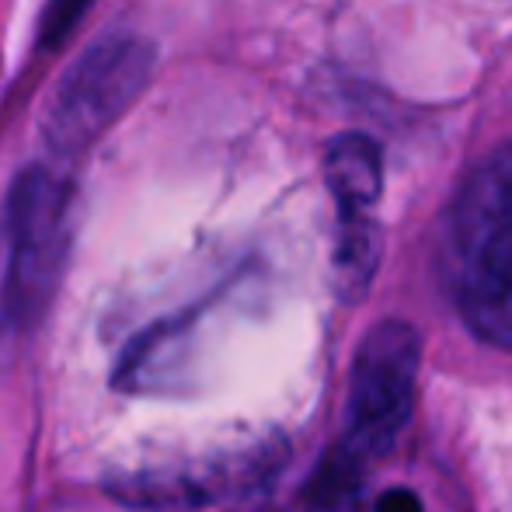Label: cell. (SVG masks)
<instances>
[{"mask_svg":"<svg viewBox=\"0 0 512 512\" xmlns=\"http://www.w3.org/2000/svg\"><path fill=\"white\" fill-rule=\"evenodd\" d=\"M439 272L467 328L512 349V143L492 150L453 192Z\"/></svg>","mask_w":512,"mask_h":512,"instance_id":"obj_1","label":"cell"},{"mask_svg":"<svg viewBox=\"0 0 512 512\" xmlns=\"http://www.w3.org/2000/svg\"><path fill=\"white\" fill-rule=\"evenodd\" d=\"M74 192L46 164L18 171L0 203V359L42 324L70 248Z\"/></svg>","mask_w":512,"mask_h":512,"instance_id":"obj_2","label":"cell"},{"mask_svg":"<svg viewBox=\"0 0 512 512\" xmlns=\"http://www.w3.org/2000/svg\"><path fill=\"white\" fill-rule=\"evenodd\" d=\"M157 49L143 35L115 32L91 42L56 81L42 108V140L53 157H81L147 91Z\"/></svg>","mask_w":512,"mask_h":512,"instance_id":"obj_3","label":"cell"},{"mask_svg":"<svg viewBox=\"0 0 512 512\" xmlns=\"http://www.w3.org/2000/svg\"><path fill=\"white\" fill-rule=\"evenodd\" d=\"M422 342L408 321H380L363 338L352 363L345 401L342 474L356 464L384 457L401 436L415 405V380Z\"/></svg>","mask_w":512,"mask_h":512,"instance_id":"obj_4","label":"cell"},{"mask_svg":"<svg viewBox=\"0 0 512 512\" xmlns=\"http://www.w3.org/2000/svg\"><path fill=\"white\" fill-rule=\"evenodd\" d=\"M279 460L283 450L276 443H258L209 457L129 467L108 474L105 495L129 512H199L262 488Z\"/></svg>","mask_w":512,"mask_h":512,"instance_id":"obj_5","label":"cell"},{"mask_svg":"<svg viewBox=\"0 0 512 512\" xmlns=\"http://www.w3.org/2000/svg\"><path fill=\"white\" fill-rule=\"evenodd\" d=\"M324 182L335 196L338 216L373 213L384 192V154L380 143L363 133H342L328 143L324 154Z\"/></svg>","mask_w":512,"mask_h":512,"instance_id":"obj_6","label":"cell"},{"mask_svg":"<svg viewBox=\"0 0 512 512\" xmlns=\"http://www.w3.org/2000/svg\"><path fill=\"white\" fill-rule=\"evenodd\" d=\"M380 265V227L373 213H345L338 216V244H335V279L345 300H359L370 290Z\"/></svg>","mask_w":512,"mask_h":512,"instance_id":"obj_7","label":"cell"},{"mask_svg":"<svg viewBox=\"0 0 512 512\" xmlns=\"http://www.w3.org/2000/svg\"><path fill=\"white\" fill-rule=\"evenodd\" d=\"M91 4L95 0H46L39 25H35L39 49H60L70 39V32L84 21V14L91 11Z\"/></svg>","mask_w":512,"mask_h":512,"instance_id":"obj_8","label":"cell"},{"mask_svg":"<svg viewBox=\"0 0 512 512\" xmlns=\"http://www.w3.org/2000/svg\"><path fill=\"white\" fill-rule=\"evenodd\" d=\"M380 512H418V502H415V495H408V492H394L380 502Z\"/></svg>","mask_w":512,"mask_h":512,"instance_id":"obj_9","label":"cell"}]
</instances>
